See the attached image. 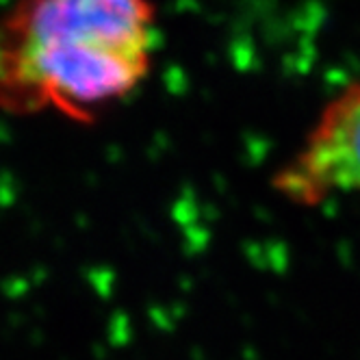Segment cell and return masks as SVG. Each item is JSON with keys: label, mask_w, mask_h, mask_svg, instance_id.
I'll return each mask as SVG.
<instances>
[{"label": "cell", "mask_w": 360, "mask_h": 360, "mask_svg": "<svg viewBox=\"0 0 360 360\" xmlns=\"http://www.w3.org/2000/svg\"><path fill=\"white\" fill-rule=\"evenodd\" d=\"M152 0H15L0 20V109L96 124L150 79Z\"/></svg>", "instance_id": "1"}, {"label": "cell", "mask_w": 360, "mask_h": 360, "mask_svg": "<svg viewBox=\"0 0 360 360\" xmlns=\"http://www.w3.org/2000/svg\"><path fill=\"white\" fill-rule=\"evenodd\" d=\"M271 189L295 207L360 195V79L326 102L304 141L271 176Z\"/></svg>", "instance_id": "2"}]
</instances>
